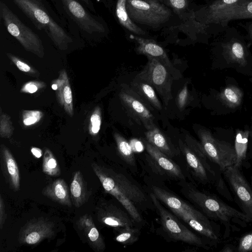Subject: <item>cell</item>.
Masks as SVG:
<instances>
[{"instance_id":"cell-49","label":"cell","mask_w":252,"mask_h":252,"mask_svg":"<svg viewBox=\"0 0 252 252\" xmlns=\"http://www.w3.org/2000/svg\"><path fill=\"white\" fill-rule=\"evenodd\" d=\"M210 0V2H211V1H212L213 0Z\"/></svg>"},{"instance_id":"cell-10","label":"cell","mask_w":252,"mask_h":252,"mask_svg":"<svg viewBox=\"0 0 252 252\" xmlns=\"http://www.w3.org/2000/svg\"><path fill=\"white\" fill-rule=\"evenodd\" d=\"M126 9L132 21L151 26L164 23L171 16L168 8L154 0H127Z\"/></svg>"},{"instance_id":"cell-33","label":"cell","mask_w":252,"mask_h":252,"mask_svg":"<svg viewBox=\"0 0 252 252\" xmlns=\"http://www.w3.org/2000/svg\"><path fill=\"white\" fill-rule=\"evenodd\" d=\"M101 124V110L99 107L95 108L90 118L89 130L92 135H96Z\"/></svg>"},{"instance_id":"cell-6","label":"cell","mask_w":252,"mask_h":252,"mask_svg":"<svg viewBox=\"0 0 252 252\" xmlns=\"http://www.w3.org/2000/svg\"><path fill=\"white\" fill-rule=\"evenodd\" d=\"M0 15L8 32L25 50L40 58L44 56V47L39 36L25 25L1 1L0 2Z\"/></svg>"},{"instance_id":"cell-45","label":"cell","mask_w":252,"mask_h":252,"mask_svg":"<svg viewBox=\"0 0 252 252\" xmlns=\"http://www.w3.org/2000/svg\"><path fill=\"white\" fill-rule=\"evenodd\" d=\"M32 154L36 158H40L42 155V150L37 147H32L31 149Z\"/></svg>"},{"instance_id":"cell-30","label":"cell","mask_w":252,"mask_h":252,"mask_svg":"<svg viewBox=\"0 0 252 252\" xmlns=\"http://www.w3.org/2000/svg\"><path fill=\"white\" fill-rule=\"evenodd\" d=\"M42 171L51 176H58L61 174L60 165L51 151L46 148L44 151L42 165Z\"/></svg>"},{"instance_id":"cell-9","label":"cell","mask_w":252,"mask_h":252,"mask_svg":"<svg viewBox=\"0 0 252 252\" xmlns=\"http://www.w3.org/2000/svg\"><path fill=\"white\" fill-rule=\"evenodd\" d=\"M252 19V0H242L235 4L205 14H199V22L220 32L230 22Z\"/></svg>"},{"instance_id":"cell-8","label":"cell","mask_w":252,"mask_h":252,"mask_svg":"<svg viewBox=\"0 0 252 252\" xmlns=\"http://www.w3.org/2000/svg\"><path fill=\"white\" fill-rule=\"evenodd\" d=\"M200 142L210 160L221 171L235 165L236 154L234 145L215 138L204 128L197 131Z\"/></svg>"},{"instance_id":"cell-22","label":"cell","mask_w":252,"mask_h":252,"mask_svg":"<svg viewBox=\"0 0 252 252\" xmlns=\"http://www.w3.org/2000/svg\"><path fill=\"white\" fill-rule=\"evenodd\" d=\"M42 194L62 205L72 206L67 185L63 179H57L49 184L43 189Z\"/></svg>"},{"instance_id":"cell-32","label":"cell","mask_w":252,"mask_h":252,"mask_svg":"<svg viewBox=\"0 0 252 252\" xmlns=\"http://www.w3.org/2000/svg\"><path fill=\"white\" fill-rule=\"evenodd\" d=\"M242 0H213L203 8H201L199 14H202L220 9L233 5Z\"/></svg>"},{"instance_id":"cell-24","label":"cell","mask_w":252,"mask_h":252,"mask_svg":"<svg viewBox=\"0 0 252 252\" xmlns=\"http://www.w3.org/2000/svg\"><path fill=\"white\" fill-rule=\"evenodd\" d=\"M130 88L149 107L160 110L161 104L158 99L155 89L147 82L137 78L130 83Z\"/></svg>"},{"instance_id":"cell-47","label":"cell","mask_w":252,"mask_h":252,"mask_svg":"<svg viewBox=\"0 0 252 252\" xmlns=\"http://www.w3.org/2000/svg\"><path fill=\"white\" fill-rule=\"evenodd\" d=\"M82 1L84 2L89 7H91V3L90 1V0H81Z\"/></svg>"},{"instance_id":"cell-39","label":"cell","mask_w":252,"mask_h":252,"mask_svg":"<svg viewBox=\"0 0 252 252\" xmlns=\"http://www.w3.org/2000/svg\"><path fill=\"white\" fill-rule=\"evenodd\" d=\"M189 98V92L186 85L184 86L178 94L177 98V104L178 108L182 110L187 103Z\"/></svg>"},{"instance_id":"cell-1","label":"cell","mask_w":252,"mask_h":252,"mask_svg":"<svg viewBox=\"0 0 252 252\" xmlns=\"http://www.w3.org/2000/svg\"><path fill=\"white\" fill-rule=\"evenodd\" d=\"M91 167L105 192L113 196L136 222L141 223L142 218L136 205L146 199L142 190L120 172L94 162Z\"/></svg>"},{"instance_id":"cell-50","label":"cell","mask_w":252,"mask_h":252,"mask_svg":"<svg viewBox=\"0 0 252 252\" xmlns=\"http://www.w3.org/2000/svg\"><path fill=\"white\" fill-rule=\"evenodd\" d=\"M250 129H252V126L250 128Z\"/></svg>"},{"instance_id":"cell-7","label":"cell","mask_w":252,"mask_h":252,"mask_svg":"<svg viewBox=\"0 0 252 252\" xmlns=\"http://www.w3.org/2000/svg\"><path fill=\"white\" fill-rule=\"evenodd\" d=\"M148 63L135 78L150 85L159 94L165 105L173 98L171 86L173 77L176 75L160 61L147 57Z\"/></svg>"},{"instance_id":"cell-41","label":"cell","mask_w":252,"mask_h":252,"mask_svg":"<svg viewBox=\"0 0 252 252\" xmlns=\"http://www.w3.org/2000/svg\"><path fill=\"white\" fill-rule=\"evenodd\" d=\"M5 204L4 200L1 195H0V228L2 229L3 226L5 223L6 214L5 209Z\"/></svg>"},{"instance_id":"cell-31","label":"cell","mask_w":252,"mask_h":252,"mask_svg":"<svg viewBox=\"0 0 252 252\" xmlns=\"http://www.w3.org/2000/svg\"><path fill=\"white\" fill-rule=\"evenodd\" d=\"M117 233L115 240L124 245H131L136 242L140 234L136 227L126 228Z\"/></svg>"},{"instance_id":"cell-29","label":"cell","mask_w":252,"mask_h":252,"mask_svg":"<svg viewBox=\"0 0 252 252\" xmlns=\"http://www.w3.org/2000/svg\"><path fill=\"white\" fill-rule=\"evenodd\" d=\"M118 151L122 158L130 165H135V159L133 151L129 143L120 134H114Z\"/></svg>"},{"instance_id":"cell-23","label":"cell","mask_w":252,"mask_h":252,"mask_svg":"<svg viewBox=\"0 0 252 252\" xmlns=\"http://www.w3.org/2000/svg\"><path fill=\"white\" fill-rule=\"evenodd\" d=\"M70 191L72 202L76 207H81L88 201L91 193L80 171H76L73 173Z\"/></svg>"},{"instance_id":"cell-21","label":"cell","mask_w":252,"mask_h":252,"mask_svg":"<svg viewBox=\"0 0 252 252\" xmlns=\"http://www.w3.org/2000/svg\"><path fill=\"white\" fill-rule=\"evenodd\" d=\"M52 82L57 85L56 95L59 103L70 117L73 115L72 91L66 71H61L58 78Z\"/></svg>"},{"instance_id":"cell-15","label":"cell","mask_w":252,"mask_h":252,"mask_svg":"<svg viewBox=\"0 0 252 252\" xmlns=\"http://www.w3.org/2000/svg\"><path fill=\"white\" fill-rule=\"evenodd\" d=\"M120 99L132 117L148 129L153 127L154 117L149 107L130 88H123L119 94Z\"/></svg>"},{"instance_id":"cell-13","label":"cell","mask_w":252,"mask_h":252,"mask_svg":"<svg viewBox=\"0 0 252 252\" xmlns=\"http://www.w3.org/2000/svg\"><path fill=\"white\" fill-rule=\"evenodd\" d=\"M54 223L44 218H34L21 229L18 236L20 244L34 245L55 236Z\"/></svg>"},{"instance_id":"cell-17","label":"cell","mask_w":252,"mask_h":252,"mask_svg":"<svg viewBox=\"0 0 252 252\" xmlns=\"http://www.w3.org/2000/svg\"><path fill=\"white\" fill-rule=\"evenodd\" d=\"M1 168L10 188L18 191L20 187V172L16 161L9 150L3 144L0 146Z\"/></svg>"},{"instance_id":"cell-14","label":"cell","mask_w":252,"mask_h":252,"mask_svg":"<svg viewBox=\"0 0 252 252\" xmlns=\"http://www.w3.org/2000/svg\"><path fill=\"white\" fill-rule=\"evenodd\" d=\"M64 11L79 27L88 33L105 31L104 26L92 16L77 0H60Z\"/></svg>"},{"instance_id":"cell-19","label":"cell","mask_w":252,"mask_h":252,"mask_svg":"<svg viewBox=\"0 0 252 252\" xmlns=\"http://www.w3.org/2000/svg\"><path fill=\"white\" fill-rule=\"evenodd\" d=\"M77 226L85 237L87 243L95 251L101 252L105 249L104 239L100 234L91 216L85 214L76 222Z\"/></svg>"},{"instance_id":"cell-35","label":"cell","mask_w":252,"mask_h":252,"mask_svg":"<svg viewBox=\"0 0 252 252\" xmlns=\"http://www.w3.org/2000/svg\"><path fill=\"white\" fill-rule=\"evenodd\" d=\"M0 133L1 137L9 138L12 134L13 127L10 118L6 114L0 115Z\"/></svg>"},{"instance_id":"cell-25","label":"cell","mask_w":252,"mask_h":252,"mask_svg":"<svg viewBox=\"0 0 252 252\" xmlns=\"http://www.w3.org/2000/svg\"><path fill=\"white\" fill-rule=\"evenodd\" d=\"M146 140L153 146L169 158L174 156L175 153L167 138L155 125L145 133Z\"/></svg>"},{"instance_id":"cell-12","label":"cell","mask_w":252,"mask_h":252,"mask_svg":"<svg viewBox=\"0 0 252 252\" xmlns=\"http://www.w3.org/2000/svg\"><path fill=\"white\" fill-rule=\"evenodd\" d=\"M222 173L242 212L248 217L250 222L252 221V188L251 184L240 169L234 165L226 168Z\"/></svg>"},{"instance_id":"cell-36","label":"cell","mask_w":252,"mask_h":252,"mask_svg":"<svg viewBox=\"0 0 252 252\" xmlns=\"http://www.w3.org/2000/svg\"><path fill=\"white\" fill-rule=\"evenodd\" d=\"M237 251L239 252L252 251V231L246 233L240 238Z\"/></svg>"},{"instance_id":"cell-11","label":"cell","mask_w":252,"mask_h":252,"mask_svg":"<svg viewBox=\"0 0 252 252\" xmlns=\"http://www.w3.org/2000/svg\"><path fill=\"white\" fill-rule=\"evenodd\" d=\"M151 200L160 216L164 230L171 238L198 247L206 248L201 239L183 225L161 204L154 193L150 194Z\"/></svg>"},{"instance_id":"cell-40","label":"cell","mask_w":252,"mask_h":252,"mask_svg":"<svg viewBox=\"0 0 252 252\" xmlns=\"http://www.w3.org/2000/svg\"><path fill=\"white\" fill-rule=\"evenodd\" d=\"M248 20H250L242 24V26L246 32L245 37L249 45H251L252 44V19Z\"/></svg>"},{"instance_id":"cell-34","label":"cell","mask_w":252,"mask_h":252,"mask_svg":"<svg viewBox=\"0 0 252 252\" xmlns=\"http://www.w3.org/2000/svg\"><path fill=\"white\" fill-rule=\"evenodd\" d=\"M43 113L39 110H24L22 112V121L26 126H30L39 122Z\"/></svg>"},{"instance_id":"cell-26","label":"cell","mask_w":252,"mask_h":252,"mask_svg":"<svg viewBox=\"0 0 252 252\" xmlns=\"http://www.w3.org/2000/svg\"><path fill=\"white\" fill-rule=\"evenodd\" d=\"M243 94L236 86L229 85L223 89L217 97L220 102L228 108L238 107L243 100Z\"/></svg>"},{"instance_id":"cell-48","label":"cell","mask_w":252,"mask_h":252,"mask_svg":"<svg viewBox=\"0 0 252 252\" xmlns=\"http://www.w3.org/2000/svg\"><path fill=\"white\" fill-rule=\"evenodd\" d=\"M250 184L252 188V175L250 177Z\"/></svg>"},{"instance_id":"cell-37","label":"cell","mask_w":252,"mask_h":252,"mask_svg":"<svg viewBox=\"0 0 252 252\" xmlns=\"http://www.w3.org/2000/svg\"><path fill=\"white\" fill-rule=\"evenodd\" d=\"M45 84L39 81H30L25 84L21 89V92L25 93L33 94L39 89L43 88Z\"/></svg>"},{"instance_id":"cell-38","label":"cell","mask_w":252,"mask_h":252,"mask_svg":"<svg viewBox=\"0 0 252 252\" xmlns=\"http://www.w3.org/2000/svg\"><path fill=\"white\" fill-rule=\"evenodd\" d=\"M7 55L20 70L26 73H35V70L24 62L11 54H7Z\"/></svg>"},{"instance_id":"cell-18","label":"cell","mask_w":252,"mask_h":252,"mask_svg":"<svg viewBox=\"0 0 252 252\" xmlns=\"http://www.w3.org/2000/svg\"><path fill=\"white\" fill-rule=\"evenodd\" d=\"M130 37L137 43L136 52L147 57L156 59L165 64L174 74L177 75L175 69L169 60L164 49L155 41L130 35Z\"/></svg>"},{"instance_id":"cell-46","label":"cell","mask_w":252,"mask_h":252,"mask_svg":"<svg viewBox=\"0 0 252 252\" xmlns=\"http://www.w3.org/2000/svg\"><path fill=\"white\" fill-rule=\"evenodd\" d=\"M237 251V249L235 248L231 245H225L220 252H234Z\"/></svg>"},{"instance_id":"cell-5","label":"cell","mask_w":252,"mask_h":252,"mask_svg":"<svg viewBox=\"0 0 252 252\" xmlns=\"http://www.w3.org/2000/svg\"><path fill=\"white\" fill-rule=\"evenodd\" d=\"M39 30L44 31L61 50L67 48L72 39L43 6L39 0H11Z\"/></svg>"},{"instance_id":"cell-28","label":"cell","mask_w":252,"mask_h":252,"mask_svg":"<svg viewBox=\"0 0 252 252\" xmlns=\"http://www.w3.org/2000/svg\"><path fill=\"white\" fill-rule=\"evenodd\" d=\"M127 0H118L116 13L120 23L129 31L137 34L143 35L144 32L135 24L129 17L126 9Z\"/></svg>"},{"instance_id":"cell-27","label":"cell","mask_w":252,"mask_h":252,"mask_svg":"<svg viewBox=\"0 0 252 252\" xmlns=\"http://www.w3.org/2000/svg\"><path fill=\"white\" fill-rule=\"evenodd\" d=\"M250 128L238 129L236 131L234 148L236 154V167L240 169L247 157Z\"/></svg>"},{"instance_id":"cell-20","label":"cell","mask_w":252,"mask_h":252,"mask_svg":"<svg viewBox=\"0 0 252 252\" xmlns=\"http://www.w3.org/2000/svg\"><path fill=\"white\" fill-rule=\"evenodd\" d=\"M142 140L147 152L160 169L171 177L177 179H185L180 167L175 162L151 145L146 139Z\"/></svg>"},{"instance_id":"cell-42","label":"cell","mask_w":252,"mask_h":252,"mask_svg":"<svg viewBox=\"0 0 252 252\" xmlns=\"http://www.w3.org/2000/svg\"><path fill=\"white\" fill-rule=\"evenodd\" d=\"M170 5L177 10L185 9L188 5L187 0H168Z\"/></svg>"},{"instance_id":"cell-4","label":"cell","mask_w":252,"mask_h":252,"mask_svg":"<svg viewBox=\"0 0 252 252\" xmlns=\"http://www.w3.org/2000/svg\"><path fill=\"white\" fill-rule=\"evenodd\" d=\"M183 193L192 203L196 205L210 218L219 220L224 224L231 222L245 224L250 222L248 217L228 205L217 197L206 193L190 186L183 189Z\"/></svg>"},{"instance_id":"cell-43","label":"cell","mask_w":252,"mask_h":252,"mask_svg":"<svg viewBox=\"0 0 252 252\" xmlns=\"http://www.w3.org/2000/svg\"><path fill=\"white\" fill-rule=\"evenodd\" d=\"M130 144L133 151L141 152L143 149V146L141 141L137 139H132L130 141Z\"/></svg>"},{"instance_id":"cell-16","label":"cell","mask_w":252,"mask_h":252,"mask_svg":"<svg viewBox=\"0 0 252 252\" xmlns=\"http://www.w3.org/2000/svg\"><path fill=\"white\" fill-rule=\"evenodd\" d=\"M96 212L100 222L114 228L117 232L135 227L136 222L128 213L113 204L103 203L96 208Z\"/></svg>"},{"instance_id":"cell-44","label":"cell","mask_w":252,"mask_h":252,"mask_svg":"<svg viewBox=\"0 0 252 252\" xmlns=\"http://www.w3.org/2000/svg\"><path fill=\"white\" fill-rule=\"evenodd\" d=\"M247 157L252 159V129L250 128Z\"/></svg>"},{"instance_id":"cell-2","label":"cell","mask_w":252,"mask_h":252,"mask_svg":"<svg viewBox=\"0 0 252 252\" xmlns=\"http://www.w3.org/2000/svg\"><path fill=\"white\" fill-rule=\"evenodd\" d=\"M245 36L236 28L228 26L219 33L214 43L216 57L224 68H232L252 77V55Z\"/></svg>"},{"instance_id":"cell-3","label":"cell","mask_w":252,"mask_h":252,"mask_svg":"<svg viewBox=\"0 0 252 252\" xmlns=\"http://www.w3.org/2000/svg\"><path fill=\"white\" fill-rule=\"evenodd\" d=\"M154 194L178 218L207 239L217 242L219 236L207 217L184 200L165 189L153 186Z\"/></svg>"}]
</instances>
